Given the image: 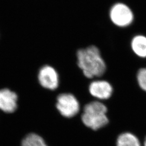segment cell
Returning a JSON list of instances; mask_svg holds the SVG:
<instances>
[{"mask_svg": "<svg viewBox=\"0 0 146 146\" xmlns=\"http://www.w3.org/2000/svg\"><path fill=\"white\" fill-rule=\"evenodd\" d=\"M77 58L79 68L87 78L100 77L106 72V62L99 48L95 46L78 50Z\"/></svg>", "mask_w": 146, "mask_h": 146, "instance_id": "6da1fadb", "label": "cell"}, {"mask_svg": "<svg viewBox=\"0 0 146 146\" xmlns=\"http://www.w3.org/2000/svg\"><path fill=\"white\" fill-rule=\"evenodd\" d=\"M107 107L100 101H92L86 104L81 116L82 121L87 127L98 131L109 123Z\"/></svg>", "mask_w": 146, "mask_h": 146, "instance_id": "7a4b0ae2", "label": "cell"}, {"mask_svg": "<svg viewBox=\"0 0 146 146\" xmlns=\"http://www.w3.org/2000/svg\"><path fill=\"white\" fill-rule=\"evenodd\" d=\"M56 108L63 116L70 118L79 112L80 104L78 100L73 94L63 93L58 96Z\"/></svg>", "mask_w": 146, "mask_h": 146, "instance_id": "3957f363", "label": "cell"}, {"mask_svg": "<svg viewBox=\"0 0 146 146\" xmlns=\"http://www.w3.org/2000/svg\"><path fill=\"white\" fill-rule=\"evenodd\" d=\"M110 17L114 25L120 27L128 26L134 20L133 13L129 7L122 3L113 6L110 11Z\"/></svg>", "mask_w": 146, "mask_h": 146, "instance_id": "277c9868", "label": "cell"}, {"mask_svg": "<svg viewBox=\"0 0 146 146\" xmlns=\"http://www.w3.org/2000/svg\"><path fill=\"white\" fill-rule=\"evenodd\" d=\"M39 83L43 88L55 90L59 85L58 74L54 68L50 66H43L38 74Z\"/></svg>", "mask_w": 146, "mask_h": 146, "instance_id": "5b68a950", "label": "cell"}, {"mask_svg": "<svg viewBox=\"0 0 146 146\" xmlns=\"http://www.w3.org/2000/svg\"><path fill=\"white\" fill-rule=\"evenodd\" d=\"M89 92L93 97L101 100L109 99L112 96L113 88L107 81L96 80L89 84Z\"/></svg>", "mask_w": 146, "mask_h": 146, "instance_id": "8992f818", "label": "cell"}, {"mask_svg": "<svg viewBox=\"0 0 146 146\" xmlns=\"http://www.w3.org/2000/svg\"><path fill=\"white\" fill-rule=\"evenodd\" d=\"M17 95L9 89L0 90V110L7 113H12L17 107Z\"/></svg>", "mask_w": 146, "mask_h": 146, "instance_id": "52a82bcc", "label": "cell"}, {"mask_svg": "<svg viewBox=\"0 0 146 146\" xmlns=\"http://www.w3.org/2000/svg\"><path fill=\"white\" fill-rule=\"evenodd\" d=\"M116 146H142L141 142L137 136L133 133L126 131L121 133L116 138Z\"/></svg>", "mask_w": 146, "mask_h": 146, "instance_id": "ba28073f", "label": "cell"}, {"mask_svg": "<svg viewBox=\"0 0 146 146\" xmlns=\"http://www.w3.org/2000/svg\"><path fill=\"white\" fill-rule=\"evenodd\" d=\"M131 48L137 56L146 58V37L142 35L134 37L131 41Z\"/></svg>", "mask_w": 146, "mask_h": 146, "instance_id": "9c48e42d", "label": "cell"}, {"mask_svg": "<svg viewBox=\"0 0 146 146\" xmlns=\"http://www.w3.org/2000/svg\"><path fill=\"white\" fill-rule=\"evenodd\" d=\"M21 146H48L41 136L35 133H30L25 136Z\"/></svg>", "mask_w": 146, "mask_h": 146, "instance_id": "30bf717a", "label": "cell"}, {"mask_svg": "<svg viewBox=\"0 0 146 146\" xmlns=\"http://www.w3.org/2000/svg\"><path fill=\"white\" fill-rule=\"evenodd\" d=\"M136 78L140 88L146 93V68H142L138 70Z\"/></svg>", "mask_w": 146, "mask_h": 146, "instance_id": "8fae6325", "label": "cell"}, {"mask_svg": "<svg viewBox=\"0 0 146 146\" xmlns=\"http://www.w3.org/2000/svg\"><path fill=\"white\" fill-rule=\"evenodd\" d=\"M143 146H146V137H145V140H144V141H143Z\"/></svg>", "mask_w": 146, "mask_h": 146, "instance_id": "7c38bea8", "label": "cell"}]
</instances>
